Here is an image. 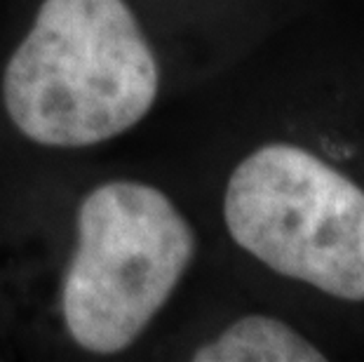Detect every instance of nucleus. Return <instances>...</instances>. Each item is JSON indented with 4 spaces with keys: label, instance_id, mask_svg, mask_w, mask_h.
I'll return each instance as SVG.
<instances>
[{
    "label": "nucleus",
    "instance_id": "obj_1",
    "mask_svg": "<svg viewBox=\"0 0 364 362\" xmlns=\"http://www.w3.org/2000/svg\"><path fill=\"white\" fill-rule=\"evenodd\" d=\"M158 90L156 55L125 0H43L0 85L17 132L48 149H87L129 132Z\"/></svg>",
    "mask_w": 364,
    "mask_h": 362
},
{
    "label": "nucleus",
    "instance_id": "obj_2",
    "mask_svg": "<svg viewBox=\"0 0 364 362\" xmlns=\"http://www.w3.org/2000/svg\"><path fill=\"white\" fill-rule=\"evenodd\" d=\"M78 240L61 287L68 336L82 351L129 348L169 302L196 257L188 219L160 188L115 179L78 207Z\"/></svg>",
    "mask_w": 364,
    "mask_h": 362
},
{
    "label": "nucleus",
    "instance_id": "obj_3",
    "mask_svg": "<svg viewBox=\"0 0 364 362\" xmlns=\"http://www.w3.org/2000/svg\"><path fill=\"white\" fill-rule=\"evenodd\" d=\"M230 238L284 278L364 302V191L291 144H266L228 179Z\"/></svg>",
    "mask_w": 364,
    "mask_h": 362
},
{
    "label": "nucleus",
    "instance_id": "obj_4",
    "mask_svg": "<svg viewBox=\"0 0 364 362\" xmlns=\"http://www.w3.org/2000/svg\"><path fill=\"white\" fill-rule=\"evenodd\" d=\"M196 362H322L320 348L287 322L270 315H245L223 332L198 346Z\"/></svg>",
    "mask_w": 364,
    "mask_h": 362
}]
</instances>
